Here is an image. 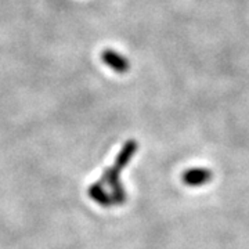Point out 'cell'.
Here are the masks:
<instances>
[{
    "label": "cell",
    "instance_id": "6da1fadb",
    "mask_svg": "<svg viewBox=\"0 0 249 249\" xmlns=\"http://www.w3.org/2000/svg\"><path fill=\"white\" fill-rule=\"evenodd\" d=\"M212 178H213V173L208 168H191L183 173V181L190 187L205 186Z\"/></svg>",
    "mask_w": 249,
    "mask_h": 249
},
{
    "label": "cell",
    "instance_id": "7a4b0ae2",
    "mask_svg": "<svg viewBox=\"0 0 249 249\" xmlns=\"http://www.w3.org/2000/svg\"><path fill=\"white\" fill-rule=\"evenodd\" d=\"M101 60L112 71L118 72V73H124V72H127L130 70V62H129V60L124 58L122 54L114 52L112 49H106L101 53Z\"/></svg>",
    "mask_w": 249,
    "mask_h": 249
}]
</instances>
